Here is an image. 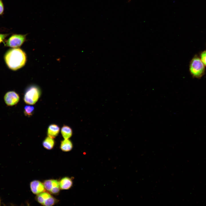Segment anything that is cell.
Returning a JSON list of instances; mask_svg holds the SVG:
<instances>
[{
    "mask_svg": "<svg viewBox=\"0 0 206 206\" xmlns=\"http://www.w3.org/2000/svg\"><path fill=\"white\" fill-rule=\"evenodd\" d=\"M205 69V65L201 59L197 57L193 58L190 63L189 70L193 76L200 77L203 74Z\"/></svg>",
    "mask_w": 206,
    "mask_h": 206,
    "instance_id": "3957f363",
    "label": "cell"
},
{
    "mask_svg": "<svg viewBox=\"0 0 206 206\" xmlns=\"http://www.w3.org/2000/svg\"><path fill=\"white\" fill-rule=\"evenodd\" d=\"M9 33H0V43L4 42L7 37L9 35Z\"/></svg>",
    "mask_w": 206,
    "mask_h": 206,
    "instance_id": "e0dca14e",
    "label": "cell"
},
{
    "mask_svg": "<svg viewBox=\"0 0 206 206\" xmlns=\"http://www.w3.org/2000/svg\"><path fill=\"white\" fill-rule=\"evenodd\" d=\"M43 147L45 149L50 150L52 149L55 145V141L54 138L48 136L46 137L42 143Z\"/></svg>",
    "mask_w": 206,
    "mask_h": 206,
    "instance_id": "7c38bea8",
    "label": "cell"
},
{
    "mask_svg": "<svg viewBox=\"0 0 206 206\" xmlns=\"http://www.w3.org/2000/svg\"><path fill=\"white\" fill-rule=\"evenodd\" d=\"M73 148V144L71 141L68 139H64L61 141L60 148L64 152L70 151Z\"/></svg>",
    "mask_w": 206,
    "mask_h": 206,
    "instance_id": "30bf717a",
    "label": "cell"
},
{
    "mask_svg": "<svg viewBox=\"0 0 206 206\" xmlns=\"http://www.w3.org/2000/svg\"><path fill=\"white\" fill-rule=\"evenodd\" d=\"M4 7L2 0H0V16L2 15L4 13Z\"/></svg>",
    "mask_w": 206,
    "mask_h": 206,
    "instance_id": "ac0fdd59",
    "label": "cell"
},
{
    "mask_svg": "<svg viewBox=\"0 0 206 206\" xmlns=\"http://www.w3.org/2000/svg\"><path fill=\"white\" fill-rule=\"evenodd\" d=\"M59 183L60 189L62 190H68L73 185L72 179L68 177L62 178Z\"/></svg>",
    "mask_w": 206,
    "mask_h": 206,
    "instance_id": "ba28073f",
    "label": "cell"
},
{
    "mask_svg": "<svg viewBox=\"0 0 206 206\" xmlns=\"http://www.w3.org/2000/svg\"><path fill=\"white\" fill-rule=\"evenodd\" d=\"M43 184L45 190L53 195L58 194L60 191L59 182L56 180L48 179L45 180Z\"/></svg>",
    "mask_w": 206,
    "mask_h": 206,
    "instance_id": "5b68a950",
    "label": "cell"
},
{
    "mask_svg": "<svg viewBox=\"0 0 206 206\" xmlns=\"http://www.w3.org/2000/svg\"><path fill=\"white\" fill-rule=\"evenodd\" d=\"M0 204H1V200H0Z\"/></svg>",
    "mask_w": 206,
    "mask_h": 206,
    "instance_id": "d6986e66",
    "label": "cell"
},
{
    "mask_svg": "<svg viewBox=\"0 0 206 206\" xmlns=\"http://www.w3.org/2000/svg\"><path fill=\"white\" fill-rule=\"evenodd\" d=\"M58 201L57 199L51 195L45 201L42 205L45 206H52L57 203Z\"/></svg>",
    "mask_w": 206,
    "mask_h": 206,
    "instance_id": "5bb4252c",
    "label": "cell"
},
{
    "mask_svg": "<svg viewBox=\"0 0 206 206\" xmlns=\"http://www.w3.org/2000/svg\"><path fill=\"white\" fill-rule=\"evenodd\" d=\"M51 195L49 193L44 192L37 195L36 199L37 202L42 205L45 201Z\"/></svg>",
    "mask_w": 206,
    "mask_h": 206,
    "instance_id": "4fadbf2b",
    "label": "cell"
},
{
    "mask_svg": "<svg viewBox=\"0 0 206 206\" xmlns=\"http://www.w3.org/2000/svg\"><path fill=\"white\" fill-rule=\"evenodd\" d=\"M201 60L204 65L206 66V51L202 52L201 56Z\"/></svg>",
    "mask_w": 206,
    "mask_h": 206,
    "instance_id": "2e32d148",
    "label": "cell"
},
{
    "mask_svg": "<svg viewBox=\"0 0 206 206\" xmlns=\"http://www.w3.org/2000/svg\"><path fill=\"white\" fill-rule=\"evenodd\" d=\"M60 131V128L58 125L54 124H51L49 126L47 129L48 136L54 138L58 135Z\"/></svg>",
    "mask_w": 206,
    "mask_h": 206,
    "instance_id": "9c48e42d",
    "label": "cell"
},
{
    "mask_svg": "<svg viewBox=\"0 0 206 206\" xmlns=\"http://www.w3.org/2000/svg\"><path fill=\"white\" fill-rule=\"evenodd\" d=\"M34 107L33 106L27 105L24 108V113L25 115L27 117L31 116L34 112Z\"/></svg>",
    "mask_w": 206,
    "mask_h": 206,
    "instance_id": "9a60e30c",
    "label": "cell"
},
{
    "mask_svg": "<svg viewBox=\"0 0 206 206\" xmlns=\"http://www.w3.org/2000/svg\"><path fill=\"white\" fill-rule=\"evenodd\" d=\"M4 59L9 68L16 70L23 66L27 60L26 55L21 49L18 48H11L5 53Z\"/></svg>",
    "mask_w": 206,
    "mask_h": 206,
    "instance_id": "6da1fadb",
    "label": "cell"
},
{
    "mask_svg": "<svg viewBox=\"0 0 206 206\" xmlns=\"http://www.w3.org/2000/svg\"><path fill=\"white\" fill-rule=\"evenodd\" d=\"M27 35V34H13L3 42L4 45L13 48L20 47L25 41Z\"/></svg>",
    "mask_w": 206,
    "mask_h": 206,
    "instance_id": "277c9868",
    "label": "cell"
},
{
    "mask_svg": "<svg viewBox=\"0 0 206 206\" xmlns=\"http://www.w3.org/2000/svg\"><path fill=\"white\" fill-rule=\"evenodd\" d=\"M61 133L64 139H68L72 136V131L69 126L64 125L61 128Z\"/></svg>",
    "mask_w": 206,
    "mask_h": 206,
    "instance_id": "8fae6325",
    "label": "cell"
},
{
    "mask_svg": "<svg viewBox=\"0 0 206 206\" xmlns=\"http://www.w3.org/2000/svg\"><path fill=\"white\" fill-rule=\"evenodd\" d=\"M4 99L5 104L8 106H12L17 104L20 97L19 94L14 91H10L5 94Z\"/></svg>",
    "mask_w": 206,
    "mask_h": 206,
    "instance_id": "8992f818",
    "label": "cell"
},
{
    "mask_svg": "<svg viewBox=\"0 0 206 206\" xmlns=\"http://www.w3.org/2000/svg\"><path fill=\"white\" fill-rule=\"evenodd\" d=\"M30 188L32 193L37 195L45 192V190L43 183L37 180L33 181L30 183Z\"/></svg>",
    "mask_w": 206,
    "mask_h": 206,
    "instance_id": "52a82bcc",
    "label": "cell"
},
{
    "mask_svg": "<svg viewBox=\"0 0 206 206\" xmlns=\"http://www.w3.org/2000/svg\"><path fill=\"white\" fill-rule=\"evenodd\" d=\"M41 95V91L38 87L32 86L26 90L23 100L27 104L32 105L35 104L38 100Z\"/></svg>",
    "mask_w": 206,
    "mask_h": 206,
    "instance_id": "7a4b0ae2",
    "label": "cell"
}]
</instances>
